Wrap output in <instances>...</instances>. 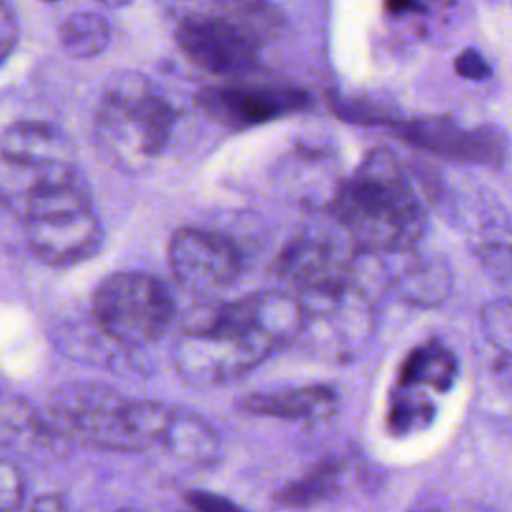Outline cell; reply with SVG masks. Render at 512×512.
<instances>
[{
  "label": "cell",
  "instance_id": "obj_33",
  "mask_svg": "<svg viewBox=\"0 0 512 512\" xmlns=\"http://www.w3.org/2000/svg\"><path fill=\"white\" fill-rule=\"evenodd\" d=\"M44 2H58V0H44Z\"/></svg>",
  "mask_w": 512,
  "mask_h": 512
},
{
  "label": "cell",
  "instance_id": "obj_1",
  "mask_svg": "<svg viewBox=\"0 0 512 512\" xmlns=\"http://www.w3.org/2000/svg\"><path fill=\"white\" fill-rule=\"evenodd\" d=\"M330 216L362 252H406L424 232L426 212L404 166L386 148L370 150L338 186Z\"/></svg>",
  "mask_w": 512,
  "mask_h": 512
},
{
  "label": "cell",
  "instance_id": "obj_27",
  "mask_svg": "<svg viewBox=\"0 0 512 512\" xmlns=\"http://www.w3.org/2000/svg\"><path fill=\"white\" fill-rule=\"evenodd\" d=\"M20 36L16 12L8 0H0V66L14 52Z\"/></svg>",
  "mask_w": 512,
  "mask_h": 512
},
{
  "label": "cell",
  "instance_id": "obj_11",
  "mask_svg": "<svg viewBox=\"0 0 512 512\" xmlns=\"http://www.w3.org/2000/svg\"><path fill=\"white\" fill-rule=\"evenodd\" d=\"M176 42L198 68L218 76H242L256 68L260 46L224 16H186Z\"/></svg>",
  "mask_w": 512,
  "mask_h": 512
},
{
  "label": "cell",
  "instance_id": "obj_29",
  "mask_svg": "<svg viewBox=\"0 0 512 512\" xmlns=\"http://www.w3.org/2000/svg\"><path fill=\"white\" fill-rule=\"evenodd\" d=\"M184 500L202 512H228V510H238V506L228 500L226 496L214 494V492H206V490H190L184 494Z\"/></svg>",
  "mask_w": 512,
  "mask_h": 512
},
{
  "label": "cell",
  "instance_id": "obj_32",
  "mask_svg": "<svg viewBox=\"0 0 512 512\" xmlns=\"http://www.w3.org/2000/svg\"><path fill=\"white\" fill-rule=\"evenodd\" d=\"M102 6H106V8H124V6H128L132 0H98Z\"/></svg>",
  "mask_w": 512,
  "mask_h": 512
},
{
  "label": "cell",
  "instance_id": "obj_22",
  "mask_svg": "<svg viewBox=\"0 0 512 512\" xmlns=\"http://www.w3.org/2000/svg\"><path fill=\"white\" fill-rule=\"evenodd\" d=\"M402 392H396L388 412V424L392 432H410L426 426L434 418V406L426 398L410 392L406 384H400Z\"/></svg>",
  "mask_w": 512,
  "mask_h": 512
},
{
  "label": "cell",
  "instance_id": "obj_17",
  "mask_svg": "<svg viewBox=\"0 0 512 512\" xmlns=\"http://www.w3.org/2000/svg\"><path fill=\"white\" fill-rule=\"evenodd\" d=\"M58 40L62 50L72 58H92L108 48L110 26L98 12H74L60 22Z\"/></svg>",
  "mask_w": 512,
  "mask_h": 512
},
{
  "label": "cell",
  "instance_id": "obj_28",
  "mask_svg": "<svg viewBox=\"0 0 512 512\" xmlns=\"http://www.w3.org/2000/svg\"><path fill=\"white\" fill-rule=\"evenodd\" d=\"M454 70L458 72V76L468 80H486L490 76L488 62L480 56V52L472 48H466L456 56Z\"/></svg>",
  "mask_w": 512,
  "mask_h": 512
},
{
  "label": "cell",
  "instance_id": "obj_31",
  "mask_svg": "<svg viewBox=\"0 0 512 512\" xmlns=\"http://www.w3.org/2000/svg\"><path fill=\"white\" fill-rule=\"evenodd\" d=\"M384 6L388 12L400 14V12H408L414 6V0H384Z\"/></svg>",
  "mask_w": 512,
  "mask_h": 512
},
{
  "label": "cell",
  "instance_id": "obj_10",
  "mask_svg": "<svg viewBox=\"0 0 512 512\" xmlns=\"http://www.w3.org/2000/svg\"><path fill=\"white\" fill-rule=\"evenodd\" d=\"M390 130L410 146L458 162L500 166L506 158V138L492 126L464 128L450 116H428L396 120Z\"/></svg>",
  "mask_w": 512,
  "mask_h": 512
},
{
  "label": "cell",
  "instance_id": "obj_8",
  "mask_svg": "<svg viewBox=\"0 0 512 512\" xmlns=\"http://www.w3.org/2000/svg\"><path fill=\"white\" fill-rule=\"evenodd\" d=\"M168 264L176 282L194 294H210L232 286L242 274V254L224 234L184 226L168 244Z\"/></svg>",
  "mask_w": 512,
  "mask_h": 512
},
{
  "label": "cell",
  "instance_id": "obj_30",
  "mask_svg": "<svg viewBox=\"0 0 512 512\" xmlns=\"http://www.w3.org/2000/svg\"><path fill=\"white\" fill-rule=\"evenodd\" d=\"M36 510H62L64 504L58 500V496H42L34 502Z\"/></svg>",
  "mask_w": 512,
  "mask_h": 512
},
{
  "label": "cell",
  "instance_id": "obj_5",
  "mask_svg": "<svg viewBox=\"0 0 512 512\" xmlns=\"http://www.w3.org/2000/svg\"><path fill=\"white\" fill-rule=\"evenodd\" d=\"M272 346L212 310L190 322L174 346V366L190 386H220L258 366Z\"/></svg>",
  "mask_w": 512,
  "mask_h": 512
},
{
  "label": "cell",
  "instance_id": "obj_12",
  "mask_svg": "<svg viewBox=\"0 0 512 512\" xmlns=\"http://www.w3.org/2000/svg\"><path fill=\"white\" fill-rule=\"evenodd\" d=\"M220 320L250 330L274 350L302 334L304 306L286 292H254L212 310Z\"/></svg>",
  "mask_w": 512,
  "mask_h": 512
},
{
  "label": "cell",
  "instance_id": "obj_23",
  "mask_svg": "<svg viewBox=\"0 0 512 512\" xmlns=\"http://www.w3.org/2000/svg\"><path fill=\"white\" fill-rule=\"evenodd\" d=\"M478 260L496 276L512 274V230L486 228L474 242Z\"/></svg>",
  "mask_w": 512,
  "mask_h": 512
},
{
  "label": "cell",
  "instance_id": "obj_6",
  "mask_svg": "<svg viewBox=\"0 0 512 512\" xmlns=\"http://www.w3.org/2000/svg\"><path fill=\"white\" fill-rule=\"evenodd\" d=\"M42 418L48 436L78 440L98 450H142L132 422V400L102 384L62 386Z\"/></svg>",
  "mask_w": 512,
  "mask_h": 512
},
{
  "label": "cell",
  "instance_id": "obj_19",
  "mask_svg": "<svg viewBox=\"0 0 512 512\" xmlns=\"http://www.w3.org/2000/svg\"><path fill=\"white\" fill-rule=\"evenodd\" d=\"M340 490V466L322 462L306 476L288 482L276 494V502L286 508H310L332 500Z\"/></svg>",
  "mask_w": 512,
  "mask_h": 512
},
{
  "label": "cell",
  "instance_id": "obj_13",
  "mask_svg": "<svg viewBox=\"0 0 512 512\" xmlns=\"http://www.w3.org/2000/svg\"><path fill=\"white\" fill-rule=\"evenodd\" d=\"M0 156L14 168H50L72 164L74 152L54 124L22 120L2 132Z\"/></svg>",
  "mask_w": 512,
  "mask_h": 512
},
{
  "label": "cell",
  "instance_id": "obj_15",
  "mask_svg": "<svg viewBox=\"0 0 512 512\" xmlns=\"http://www.w3.org/2000/svg\"><path fill=\"white\" fill-rule=\"evenodd\" d=\"M160 444L176 460L190 466H210L220 456L218 432L202 416L188 410H172Z\"/></svg>",
  "mask_w": 512,
  "mask_h": 512
},
{
  "label": "cell",
  "instance_id": "obj_21",
  "mask_svg": "<svg viewBox=\"0 0 512 512\" xmlns=\"http://www.w3.org/2000/svg\"><path fill=\"white\" fill-rule=\"evenodd\" d=\"M450 288L448 270L440 262H422L406 268L400 278V292L404 298L418 304H438Z\"/></svg>",
  "mask_w": 512,
  "mask_h": 512
},
{
  "label": "cell",
  "instance_id": "obj_7",
  "mask_svg": "<svg viewBox=\"0 0 512 512\" xmlns=\"http://www.w3.org/2000/svg\"><path fill=\"white\" fill-rule=\"evenodd\" d=\"M358 248L348 234L306 228L292 238L276 258V274L308 294H332L352 286V266Z\"/></svg>",
  "mask_w": 512,
  "mask_h": 512
},
{
  "label": "cell",
  "instance_id": "obj_18",
  "mask_svg": "<svg viewBox=\"0 0 512 512\" xmlns=\"http://www.w3.org/2000/svg\"><path fill=\"white\" fill-rule=\"evenodd\" d=\"M48 438L40 412L22 396L0 392V446H26Z\"/></svg>",
  "mask_w": 512,
  "mask_h": 512
},
{
  "label": "cell",
  "instance_id": "obj_24",
  "mask_svg": "<svg viewBox=\"0 0 512 512\" xmlns=\"http://www.w3.org/2000/svg\"><path fill=\"white\" fill-rule=\"evenodd\" d=\"M480 326L488 342L502 352L512 356V300L496 298L490 300L480 314Z\"/></svg>",
  "mask_w": 512,
  "mask_h": 512
},
{
  "label": "cell",
  "instance_id": "obj_25",
  "mask_svg": "<svg viewBox=\"0 0 512 512\" xmlns=\"http://www.w3.org/2000/svg\"><path fill=\"white\" fill-rule=\"evenodd\" d=\"M334 112L348 120V122H356V124H384V126H392L398 118L392 116V112H388L386 108L366 102V100H336L334 102Z\"/></svg>",
  "mask_w": 512,
  "mask_h": 512
},
{
  "label": "cell",
  "instance_id": "obj_2",
  "mask_svg": "<svg viewBox=\"0 0 512 512\" xmlns=\"http://www.w3.org/2000/svg\"><path fill=\"white\" fill-rule=\"evenodd\" d=\"M24 170L32 172L22 204L32 252L50 266L92 258L102 242V226L74 164Z\"/></svg>",
  "mask_w": 512,
  "mask_h": 512
},
{
  "label": "cell",
  "instance_id": "obj_16",
  "mask_svg": "<svg viewBox=\"0 0 512 512\" xmlns=\"http://www.w3.org/2000/svg\"><path fill=\"white\" fill-rule=\"evenodd\" d=\"M456 372V356L442 344L430 342L406 356L398 384L428 386L436 392H444L454 384Z\"/></svg>",
  "mask_w": 512,
  "mask_h": 512
},
{
  "label": "cell",
  "instance_id": "obj_3",
  "mask_svg": "<svg viewBox=\"0 0 512 512\" xmlns=\"http://www.w3.org/2000/svg\"><path fill=\"white\" fill-rule=\"evenodd\" d=\"M174 122L176 110L146 76L122 72L110 78L102 96L96 138L114 162L136 170L164 150Z\"/></svg>",
  "mask_w": 512,
  "mask_h": 512
},
{
  "label": "cell",
  "instance_id": "obj_4",
  "mask_svg": "<svg viewBox=\"0 0 512 512\" xmlns=\"http://www.w3.org/2000/svg\"><path fill=\"white\" fill-rule=\"evenodd\" d=\"M98 330L124 348L158 342L174 318V300L162 280L146 272L106 276L92 298Z\"/></svg>",
  "mask_w": 512,
  "mask_h": 512
},
{
  "label": "cell",
  "instance_id": "obj_14",
  "mask_svg": "<svg viewBox=\"0 0 512 512\" xmlns=\"http://www.w3.org/2000/svg\"><path fill=\"white\" fill-rule=\"evenodd\" d=\"M336 406V392L324 384L272 392H250L238 398V408L244 412L286 420L328 418L336 410Z\"/></svg>",
  "mask_w": 512,
  "mask_h": 512
},
{
  "label": "cell",
  "instance_id": "obj_20",
  "mask_svg": "<svg viewBox=\"0 0 512 512\" xmlns=\"http://www.w3.org/2000/svg\"><path fill=\"white\" fill-rule=\"evenodd\" d=\"M224 16L258 46L272 40L280 30V14L268 0H224Z\"/></svg>",
  "mask_w": 512,
  "mask_h": 512
},
{
  "label": "cell",
  "instance_id": "obj_26",
  "mask_svg": "<svg viewBox=\"0 0 512 512\" xmlns=\"http://www.w3.org/2000/svg\"><path fill=\"white\" fill-rule=\"evenodd\" d=\"M24 502V478L20 468L0 458V510H18Z\"/></svg>",
  "mask_w": 512,
  "mask_h": 512
},
{
  "label": "cell",
  "instance_id": "obj_9",
  "mask_svg": "<svg viewBox=\"0 0 512 512\" xmlns=\"http://www.w3.org/2000/svg\"><path fill=\"white\" fill-rule=\"evenodd\" d=\"M198 108L226 128H252L308 108L306 92L284 84H226L198 92Z\"/></svg>",
  "mask_w": 512,
  "mask_h": 512
}]
</instances>
